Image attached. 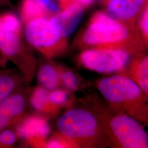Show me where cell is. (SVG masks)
Listing matches in <instances>:
<instances>
[{"mask_svg":"<svg viewBox=\"0 0 148 148\" xmlns=\"http://www.w3.org/2000/svg\"><path fill=\"white\" fill-rule=\"evenodd\" d=\"M82 42L93 48H110L135 54L142 49V43L130 24L103 13L95 14L82 37Z\"/></svg>","mask_w":148,"mask_h":148,"instance_id":"1","label":"cell"},{"mask_svg":"<svg viewBox=\"0 0 148 148\" xmlns=\"http://www.w3.org/2000/svg\"><path fill=\"white\" fill-rule=\"evenodd\" d=\"M93 104V113L101 125L108 144L116 148H148L147 133L136 119L97 101Z\"/></svg>","mask_w":148,"mask_h":148,"instance_id":"2","label":"cell"},{"mask_svg":"<svg viewBox=\"0 0 148 148\" xmlns=\"http://www.w3.org/2000/svg\"><path fill=\"white\" fill-rule=\"evenodd\" d=\"M97 87L111 108L138 121H147L148 96L133 80L121 74L101 79Z\"/></svg>","mask_w":148,"mask_h":148,"instance_id":"3","label":"cell"},{"mask_svg":"<svg viewBox=\"0 0 148 148\" xmlns=\"http://www.w3.org/2000/svg\"><path fill=\"white\" fill-rule=\"evenodd\" d=\"M60 134L75 147H98L107 144L106 136L95 115L84 109L69 110L57 122Z\"/></svg>","mask_w":148,"mask_h":148,"instance_id":"4","label":"cell"},{"mask_svg":"<svg viewBox=\"0 0 148 148\" xmlns=\"http://www.w3.org/2000/svg\"><path fill=\"white\" fill-rule=\"evenodd\" d=\"M131 53L110 48H92L80 54L79 62L87 69L103 74L123 73L131 60Z\"/></svg>","mask_w":148,"mask_h":148,"instance_id":"5","label":"cell"},{"mask_svg":"<svg viewBox=\"0 0 148 148\" xmlns=\"http://www.w3.org/2000/svg\"><path fill=\"white\" fill-rule=\"evenodd\" d=\"M25 35L32 46L49 57L60 53L65 47V38L54 31L48 17H40L27 22Z\"/></svg>","mask_w":148,"mask_h":148,"instance_id":"6","label":"cell"},{"mask_svg":"<svg viewBox=\"0 0 148 148\" xmlns=\"http://www.w3.org/2000/svg\"><path fill=\"white\" fill-rule=\"evenodd\" d=\"M83 14V6L75 1H71L61 12L49 18V24L60 37L65 38L76 30Z\"/></svg>","mask_w":148,"mask_h":148,"instance_id":"7","label":"cell"},{"mask_svg":"<svg viewBox=\"0 0 148 148\" xmlns=\"http://www.w3.org/2000/svg\"><path fill=\"white\" fill-rule=\"evenodd\" d=\"M147 0H109L108 9L119 21L132 23L140 13Z\"/></svg>","mask_w":148,"mask_h":148,"instance_id":"8","label":"cell"},{"mask_svg":"<svg viewBox=\"0 0 148 148\" xmlns=\"http://www.w3.org/2000/svg\"><path fill=\"white\" fill-rule=\"evenodd\" d=\"M51 128L47 121L42 117H28L19 126L18 134L19 137L31 141L40 142L50 133Z\"/></svg>","mask_w":148,"mask_h":148,"instance_id":"9","label":"cell"},{"mask_svg":"<svg viewBox=\"0 0 148 148\" xmlns=\"http://www.w3.org/2000/svg\"><path fill=\"white\" fill-rule=\"evenodd\" d=\"M21 34L5 26L0 16V51L9 58H14L23 50Z\"/></svg>","mask_w":148,"mask_h":148,"instance_id":"10","label":"cell"},{"mask_svg":"<svg viewBox=\"0 0 148 148\" xmlns=\"http://www.w3.org/2000/svg\"><path fill=\"white\" fill-rule=\"evenodd\" d=\"M124 72L127 73L125 75L133 80L143 90L144 94L148 96V57L142 56L137 59H131Z\"/></svg>","mask_w":148,"mask_h":148,"instance_id":"11","label":"cell"},{"mask_svg":"<svg viewBox=\"0 0 148 148\" xmlns=\"http://www.w3.org/2000/svg\"><path fill=\"white\" fill-rule=\"evenodd\" d=\"M25 106L24 98L20 95H14L8 97L0 104V112L11 119L21 115Z\"/></svg>","mask_w":148,"mask_h":148,"instance_id":"12","label":"cell"},{"mask_svg":"<svg viewBox=\"0 0 148 148\" xmlns=\"http://www.w3.org/2000/svg\"><path fill=\"white\" fill-rule=\"evenodd\" d=\"M20 12L21 21L24 24L38 18L48 17L46 12L37 0H23Z\"/></svg>","mask_w":148,"mask_h":148,"instance_id":"13","label":"cell"},{"mask_svg":"<svg viewBox=\"0 0 148 148\" xmlns=\"http://www.w3.org/2000/svg\"><path fill=\"white\" fill-rule=\"evenodd\" d=\"M38 78L43 88L50 90L56 89L60 81L58 71L49 64H45L41 68Z\"/></svg>","mask_w":148,"mask_h":148,"instance_id":"14","label":"cell"},{"mask_svg":"<svg viewBox=\"0 0 148 148\" xmlns=\"http://www.w3.org/2000/svg\"><path fill=\"white\" fill-rule=\"evenodd\" d=\"M32 106L38 111H45L49 108H56L48 101V93L46 89L43 87H37L34 91L31 97Z\"/></svg>","mask_w":148,"mask_h":148,"instance_id":"15","label":"cell"},{"mask_svg":"<svg viewBox=\"0 0 148 148\" xmlns=\"http://www.w3.org/2000/svg\"><path fill=\"white\" fill-rule=\"evenodd\" d=\"M16 87V81L8 75H0V104L7 98Z\"/></svg>","mask_w":148,"mask_h":148,"instance_id":"16","label":"cell"},{"mask_svg":"<svg viewBox=\"0 0 148 148\" xmlns=\"http://www.w3.org/2000/svg\"><path fill=\"white\" fill-rule=\"evenodd\" d=\"M60 80L63 85L68 90H75L78 87V80L73 72L68 70H62L59 72Z\"/></svg>","mask_w":148,"mask_h":148,"instance_id":"17","label":"cell"},{"mask_svg":"<svg viewBox=\"0 0 148 148\" xmlns=\"http://www.w3.org/2000/svg\"><path fill=\"white\" fill-rule=\"evenodd\" d=\"M68 98V95L64 90L55 89L48 93V101L56 107L63 105L67 101Z\"/></svg>","mask_w":148,"mask_h":148,"instance_id":"18","label":"cell"},{"mask_svg":"<svg viewBox=\"0 0 148 148\" xmlns=\"http://www.w3.org/2000/svg\"><path fill=\"white\" fill-rule=\"evenodd\" d=\"M16 136L15 133L11 130H5L0 134V143L11 145L15 143Z\"/></svg>","mask_w":148,"mask_h":148,"instance_id":"19","label":"cell"},{"mask_svg":"<svg viewBox=\"0 0 148 148\" xmlns=\"http://www.w3.org/2000/svg\"><path fill=\"white\" fill-rule=\"evenodd\" d=\"M148 8L147 7L144 11L140 23V27L142 32L144 39L145 41H147V42H148Z\"/></svg>","mask_w":148,"mask_h":148,"instance_id":"20","label":"cell"},{"mask_svg":"<svg viewBox=\"0 0 148 148\" xmlns=\"http://www.w3.org/2000/svg\"><path fill=\"white\" fill-rule=\"evenodd\" d=\"M10 119L0 112V130L5 127L9 123Z\"/></svg>","mask_w":148,"mask_h":148,"instance_id":"21","label":"cell"},{"mask_svg":"<svg viewBox=\"0 0 148 148\" xmlns=\"http://www.w3.org/2000/svg\"><path fill=\"white\" fill-rule=\"evenodd\" d=\"M75 1L79 2L81 5H90L93 0H75Z\"/></svg>","mask_w":148,"mask_h":148,"instance_id":"22","label":"cell"},{"mask_svg":"<svg viewBox=\"0 0 148 148\" xmlns=\"http://www.w3.org/2000/svg\"><path fill=\"white\" fill-rule=\"evenodd\" d=\"M10 0H0V6L1 5H10Z\"/></svg>","mask_w":148,"mask_h":148,"instance_id":"23","label":"cell"}]
</instances>
